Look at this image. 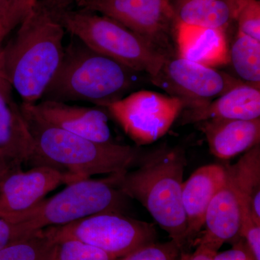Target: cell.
<instances>
[{"label": "cell", "instance_id": "d4e9b609", "mask_svg": "<svg viewBox=\"0 0 260 260\" xmlns=\"http://www.w3.org/2000/svg\"><path fill=\"white\" fill-rule=\"evenodd\" d=\"M235 20L239 31L260 42L259 1L240 0Z\"/></svg>", "mask_w": 260, "mask_h": 260}, {"label": "cell", "instance_id": "9c48e42d", "mask_svg": "<svg viewBox=\"0 0 260 260\" xmlns=\"http://www.w3.org/2000/svg\"><path fill=\"white\" fill-rule=\"evenodd\" d=\"M78 9L119 22L164 52L175 14L172 0H75Z\"/></svg>", "mask_w": 260, "mask_h": 260}, {"label": "cell", "instance_id": "9a60e30c", "mask_svg": "<svg viewBox=\"0 0 260 260\" xmlns=\"http://www.w3.org/2000/svg\"><path fill=\"white\" fill-rule=\"evenodd\" d=\"M200 129L210 153L228 160L259 145L260 118L251 120L213 119L202 121Z\"/></svg>", "mask_w": 260, "mask_h": 260}, {"label": "cell", "instance_id": "d6986e66", "mask_svg": "<svg viewBox=\"0 0 260 260\" xmlns=\"http://www.w3.org/2000/svg\"><path fill=\"white\" fill-rule=\"evenodd\" d=\"M240 197L242 213L260 219V145L250 149L232 166H224Z\"/></svg>", "mask_w": 260, "mask_h": 260}, {"label": "cell", "instance_id": "4fadbf2b", "mask_svg": "<svg viewBox=\"0 0 260 260\" xmlns=\"http://www.w3.org/2000/svg\"><path fill=\"white\" fill-rule=\"evenodd\" d=\"M242 214L240 197L225 171V181L214 195L207 209L205 232L198 239L197 244L218 252L224 243L237 240L240 237Z\"/></svg>", "mask_w": 260, "mask_h": 260}, {"label": "cell", "instance_id": "8992f818", "mask_svg": "<svg viewBox=\"0 0 260 260\" xmlns=\"http://www.w3.org/2000/svg\"><path fill=\"white\" fill-rule=\"evenodd\" d=\"M65 189L44 199L10 222L26 224L34 231L65 225L103 212L123 213L125 195L110 177L102 180L80 179L67 184Z\"/></svg>", "mask_w": 260, "mask_h": 260}, {"label": "cell", "instance_id": "f546056e", "mask_svg": "<svg viewBox=\"0 0 260 260\" xmlns=\"http://www.w3.org/2000/svg\"><path fill=\"white\" fill-rule=\"evenodd\" d=\"M5 39L3 32L0 29V93L7 99V100H13L11 96L12 88L5 78L4 70L3 65V41Z\"/></svg>", "mask_w": 260, "mask_h": 260}, {"label": "cell", "instance_id": "5bb4252c", "mask_svg": "<svg viewBox=\"0 0 260 260\" xmlns=\"http://www.w3.org/2000/svg\"><path fill=\"white\" fill-rule=\"evenodd\" d=\"M225 179L224 166L210 164L197 169L183 182V208L186 221V244L193 242L204 227L210 202Z\"/></svg>", "mask_w": 260, "mask_h": 260}, {"label": "cell", "instance_id": "4316f807", "mask_svg": "<svg viewBox=\"0 0 260 260\" xmlns=\"http://www.w3.org/2000/svg\"><path fill=\"white\" fill-rule=\"evenodd\" d=\"M36 232L37 231L32 230L26 224L13 223L0 218V249Z\"/></svg>", "mask_w": 260, "mask_h": 260}, {"label": "cell", "instance_id": "603a6c76", "mask_svg": "<svg viewBox=\"0 0 260 260\" xmlns=\"http://www.w3.org/2000/svg\"><path fill=\"white\" fill-rule=\"evenodd\" d=\"M109 253L76 240L54 242L51 260H119Z\"/></svg>", "mask_w": 260, "mask_h": 260}, {"label": "cell", "instance_id": "83f0119b", "mask_svg": "<svg viewBox=\"0 0 260 260\" xmlns=\"http://www.w3.org/2000/svg\"><path fill=\"white\" fill-rule=\"evenodd\" d=\"M236 241L232 249L217 252L213 260H255L244 239Z\"/></svg>", "mask_w": 260, "mask_h": 260}, {"label": "cell", "instance_id": "ba28073f", "mask_svg": "<svg viewBox=\"0 0 260 260\" xmlns=\"http://www.w3.org/2000/svg\"><path fill=\"white\" fill-rule=\"evenodd\" d=\"M185 108L180 98L142 90L128 94L105 109L140 146L167 134Z\"/></svg>", "mask_w": 260, "mask_h": 260}, {"label": "cell", "instance_id": "484cf974", "mask_svg": "<svg viewBox=\"0 0 260 260\" xmlns=\"http://www.w3.org/2000/svg\"><path fill=\"white\" fill-rule=\"evenodd\" d=\"M181 250L175 242L150 243L119 260H178Z\"/></svg>", "mask_w": 260, "mask_h": 260}, {"label": "cell", "instance_id": "5b68a950", "mask_svg": "<svg viewBox=\"0 0 260 260\" xmlns=\"http://www.w3.org/2000/svg\"><path fill=\"white\" fill-rule=\"evenodd\" d=\"M56 18L70 32L93 50L138 73L155 78L168 57L144 38L119 22L92 12L67 8L66 0H52Z\"/></svg>", "mask_w": 260, "mask_h": 260}, {"label": "cell", "instance_id": "7a4b0ae2", "mask_svg": "<svg viewBox=\"0 0 260 260\" xmlns=\"http://www.w3.org/2000/svg\"><path fill=\"white\" fill-rule=\"evenodd\" d=\"M186 162L182 149L162 147L143 155L135 170L109 176L123 194L146 208L181 251L186 244L181 198Z\"/></svg>", "mask_w": 260, "mask_h": 260}, {"label": "cell", "instance_id": "f1b7e54d", "mask_svg": "<svg viewBox=\"0 0 260 260\" xmlns=\"http://www.w3.org/2000/svg\"><path fill=\"white\" fill-rule=\"evenodd\" d=\"M216 253L206 246L198 244L194 252L184 253L181 251L178 260H213Z\"/></svg>", "mask_w": 260, "mask_h": 260}, {"label": "cell", "instance_id": "277c9868", "mask_svg": "<svg viewBox=\"0 0 260 260\" xmlns=\"http://www.w3.org/2000/svg\"><path fill=\"white\" fill-rule=\"evenodd\" d=\"M73 37L64 47L60 66L40 101L89 102L105 109L127 95L139 73Z\"/></svg>", "mask_w": 260, "mask_h": 260}, {"label": "cell", "instance_id": "7c38bea8", "mask_svg": "<svg viewBox=\"0 0 260 260\" xmlns=\"http://www.w3.org/2000/svg\"><path fill=\"white\" fill-rule=\"evenodd\" d=\"M23 104L51 125L99 143H115L109 124V116L104 108L52 101Z\"/></svg>", "mask_w": 260, "mask_h": 260}, {"label": "cell", "instance_id": "cb8c5ba5", "mask_svg": "<svg viewBox=\"0 0 260 260\" xmlns=\"http://www.w3.org/2000/svg\"><path fill=\"white\" fill-rule=\"evenodd\" d=\"M38 0H0V29L6 38L18 28Z\"/></svg>", "mask_w": 260, "mask_h": 260}, {"label": "cell", "instance_id": "3957f363", "mask_svg": "<svg viewBox=\"0 0 260 260\" xmlns=\"http://www.w3.org/2000/svg\"><path fill=\"white\" fill-rule=\"evenodd\" d=\"M20 110L35 144L37 166H48L79 179L97 174H122L139 165V148L116 143H103L51 125L23 104Z\"/></svg>", "mask_w": 260, "mask_h": 260}, {"label": "cell", "instance_id": "7402d4cb", "mask_svg": "<svg viewBox=\"0 0 260 260\" xmlns=\"http://www.w3.org/2000/svg\"><path fill=\"white\" fill-rule=\"evenodd\" d=\"M54 242L42 230L0 249V260H51Z\"/></svg>", "mask_w": 260, "mask_h": 260}, {"label": "cell", "instance_id": "4dcf8cb0", "mask_svg": "<svg viewBox=\"0 0 260 260\" xmlns=\"http://www.w3.org/2000/svg\"><path fill=\"white\" fill-rule=\"evenodd\" d=\"M20 167L18 166L15 165L13 162L9 161L8 159L0 155V183L6 177L7 174L13 170L15 168Z\"/></svg>", "mask_w": 260, "mask_h": 260}, {"label": "cell", "instance_id": "ffe728a7", "mask_svg": "<svg viewBox=\"0 0 260 260\" xmlns=\"http://www.w3.org/2000/svg\"><path fill=\"white\" fill-rule=\"evenodd\" d=\"M240 0H207L172 5L176 23L225 30L235 20Z\"/></svg>", "mask_w": 260, "mask_h": 260}, {"label": "cell", "instance_id": "2e32d148", "mask_svg": "<svg viewBox=\"0 0 260 260\" xmlns=\"http://www.w3.org/2000/svg\"><path fill=\"white\" fill-rule=\"evenodd\" d=\"M186 109L181 121L183 124L213 119H258L260 118V90L242 83L205 105Z\"/></svg>", "mask_w": 260, "mask_h": 260}, {"label": "cell", "instance_id": "8fae6325", "mask_svg": "<svg viewBox=\"0 0 260 260\" xmlns=\"http://www.w3.org/2000/svg\"><path fill=\"white\" fill-rule=\"evenodd\" d=\"M78 180L74 175L48 166H37L25 172L15 168L0 183V218L10 221L31 209L58 186Z\"/></svg>", "mask_w": 260, "mask_h": 260}, {"label": "cell", "instance_id": "6da1fadb", "mask_svg": "<svg viewBox=\"0 0 260 260\" xmlns=\"http://www.w3.org/2000/svg\"><path fill=\"white\" fill-rule=\"evenodd\" d=\"M18 28L3 48V70L22 104H35L60 66L66 30L56 17L52 0H38Z\"/></svg>", "mask_w": 260, "mask_h": 260}, {"label": "cell", "instance_id": "44dd1931", "mask_svg": "<svg viewBox=\"0 0 260 260\" xmlns=\"http://www.w3.org/2000/svg\"><path fill=\"white\" fill-rule=\"evenodd\" d=\"M230 51V62L241 81L260 88V42L238 30Z\"/></svg>", "mask_w": 260, "mask_h": 260}, {"label": "cell", "instance_id": "ac0fdd59", "mask_svg": "<svg viewBox=\"0 0 260 260\" xmlns=\"http://www.w3.org/2000/svg\"><path fill=\"white\" fill-rule=\"evenodd\" d=\"M0 155L15 165H37L35 144L30 130L14 101L0 93Z\"/></svg>", "mask_w": 260, "mask_h": 260}, {"label": "cell", "instance_id": "e0dca14e", "mask_svg": "<svg viewBox=\"0 0 260 260\" xmlns=\"http://www.w3.org/2000/svg\"><path fill=\"white\" fill-rule=\"evenodd\" d=\"M179 57L214 68L230 63L225 30L176 23Z\"/></svg>", "mask_w": 260, "mask_h": 260}, {"label": "cell", "instance_id": "30bf717a", "mask_svg": "<svg viewBox=\"0 0 260 260\" xmlns=\"http://www.w3.org/2000/svg\"><path fill=\"white\" fill-rule=\"evenodd\" d=\"M151 80L171 95L182 99L185 109L205 105L243 83L226 73L181 57H168Z\"/></svg>", "mask_w": 260, "mask_h": 260}, {"label": "cell", "instance_id": "52a82bcc", "mask_svg": "<svg viewBox=\"0 0 260 260\" xmlns=\"http://www.w3.org/2000/svg\"><path fill=\"white\" fill-rule=\"evenodd\" d=\"M42 232L52 242L76 240L121 259L141 246L155 242L153 224L119 212H103Z\"/></svg>", "mask_w": 260, "mask_h": 260}]
</instances>
